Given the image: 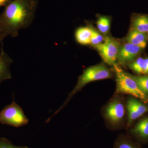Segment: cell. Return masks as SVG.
Here are the masks:
<instances>
[{
  "instance_id": "cell-1",
  "label": "cell",
  "mask_w": 148,
  "mask_h": 148,
  "mask_svg": "<svg viewBox=\"0 0 148 148\" xmlns=\"http://www.w3.org/2000/svg\"><path fill=\"white\" fill-rule=\"evenodd\" d=\"M37 0H12L0 14V46L10 36L15 38L21 29L32 24L38 7Z\"/></svg>"
},
{
  "instance_id": "cell-2",
  "label": "cell",
  "mask_w": 148,
  "mask_h": 148,
  "mask_svg": "<svg viewBox=\"0 0 148 148\" xmlns=\"http://www.w3.org/2000/svg\"><path fill=\"white\" fill-rule=\"evenodd\" d=\"M112 77V74L110 70L102 64L90 66L86 69L79 77L76 85L73 90L69 93L64 104L48 120L50 121L52 117L64 108L72 97L77 92L80 91L87 84L95 81L110 78Z\"/></svg>"
},
{
  "instance_id": "cell-3",
  "label": "cell",
  "mask_w": 148,
  "mask_h": 148,
  "mask_svg": "<svg viewBox=\"0 0 148 148\" xmlns=\"http://www.w3.org/2000/svg\"><path fill=\"white\" fill-rule=\"evenodd\" d=\"M113 67L116 76V94H128L148 103V95L141 90L131 75L124 71L117 64Z\"/></svg>"
},
{
  "instance_id": "cell-4",
  "label": "cell",
  "mask_w": 148,
  "mask_h": 148,
  "mask_svg": "<svg viewBox=\"0 0 148 148\" xmlns=\"http://www.w3.org/2000/svg\"><path fill=\"white\" fill-rule=\"evenodd\" d=\"M29 120L22 108L13 101L0 112V123L15 127H20L28 124Z\"/></svg>"
},
{
  "instance_id": "cell-5",
  "label": "cell",
  "mask_w": 148,
  "mask_h": 148,
  "mask_svg": "<svg viewBox=\"0 0 148 148\" xmlns=\"http://www.w3.org/2000/svg\"><path fill=\"white\" fill-rule=\"evenodd\" d=\"M120 46L116 40L106 36L103 42L95 46V47L104 61L114 66L117 65L116 62Z\"/></svg>"
},
{
  "instance_id": "cell-6",
  "label": "cell",
  "mask_w": 148,
  "mask_h": 148,
  "mask_svg": "<svg viewBox=\"0 0 148 148\" xmlns=\"http://www.w3.org/2000/svg\"><path fill=\"white\" fill-rule=\"evenodd\" d=\"M125 112V108L122 99L115 98L106 106L104 116L109 123L113 125H117L123 121Z\"/></svg>"
},
{
  "instance_id": "cell-7",
  "label": "cell",
  "mask_w": 148,
  "mask_h": 148,
  "mask_svg": "<svg viewBox=\"0 0 148 148\" xmlns=\"http://www.w3.org/2000/svg\"><path fill=\"white\" fill-rule=\"evenodd\" d=\"M143 102L134 97H131L127 100L126 109L128 114V126L148 112V106Z\"/></svg>"
},
{
  "instance_id": "cell-8",
  "label": "cell",
  "mask_w": 148,
  "mask_h": 148,
  "mask_svg": "<svg viewBox=\"0 0 148 148\" xmlns=\"http://www.w3.org/2000/svg\"><path fill=\"white\" fill-rule=\"evenodd\" d=\"M143 49L139 47L127 42L120 46L117 60L120 64H127L134 61Z\"/></svg>"
},
{
  "instance_id": "cell-9",
  "label": "cell",
  "mask_w": 148,
  "mask_h": 148,
  "mask_svg": "<svg viewBox=\"0 0 148 148\" xmlns=\"http://www.w3.org/2000/svg\"><path fill=\"white\" fill-rule=\"evenodd\" d=\"M0 51V85L1 84L6 80L11 79V73L10 67L13 63L12 58L5 52L3 45H1Z\"/></svg>"
},
{
  "instance_id": "cell-10",
  "label": "cell",
  "mask_w": 148,
  "mask_h": 148,
  "mask_svg": "<svg viewBox=\"0 0 148 148\" xmlns=\"http://www.w3.org/2000/svg\"><path fill=\"white\" fill-rule=\"evenodd\" d=\"M130 132L132 135L143 141L148 140V117L138 122Z\"/></svg>"
},
{
  "instance_id": "cell-11",
  "label": "cell",
  "mask_w": 148,
  "mask_h": 148,
  "mask_svg": "<svg viewBox=\"0 0 148 148\" xmlns=\"http://www.w3.org/2000/svg\"><path fill=\"white\" fill-rule=\"evenodd\" d=\"M92 31L91 27H79L75 32V38L77 42L81 45H86L91 43Z\"/></svg>"
},
{
  "instance_id": "cell-12",
  "label": "cell",
  "mask_w": 148,
  "mask_h": 148,
  "mask_svg": "<svg viewBox=\"0 0 148 148\" xmlns=\"http://www.w3.org/2000/svg\"><path fill=\"white\" fill-rule=\"evenodd\" d=\"M147 39L145 34L132 29L126 37V40L127 42L144 49L147 46Z\"/></svg>"
},
{
  "instance_id": "cell-13",
  "label": "cell",
  "mask_w": 148,
  "mask_h": 148,
  "mask_svg": "<svg viewBox=\"0 0 148 148\" xmlns=\"http://www.w3.org/2000/svg\"><path fill=\"white\" fill-rule=\"evenodd\" d=\"M132 30L143 34H147L148 32V16L139 14L135 16L132 21Z\"/></svg>"
},
{
  "instance_id": "cell-14",
  "label": "cell",
  "mask_w": 148,
  "mask_h": 148,
  "mask_svg": "<svg viewBox=\"0 0 148 148\" xmlns=\"http://www.w3.org/2000/svg\"><path fill=\"white\" fill-rule=\"evenodd\" d=\"M96 23L98 30L101 33L103 34L108 33L111 24V19L108 16H99Z\"/></svg>"
},
{
  "instance_id": "cell-15",
  "label": "cell",
  "mask_w": 148,
  "mask_h": 148,
  "mask_svg": "<svg viewBox=\"0 0 148 148\" xmlns=\"http://www.w3.org/2000/svg\"><path fill=\"white\" fill-rule=\"evenodd\" d=\"M129 67L131 70L137 73L144 74L145 58L139 57L130 63L129 65Z\"/></svg>"
},
{
  "instance_id": "cell-16",
  "label": "cell",
  "mask_w": 148,
  "mask_h": 148,
  "mask_svg": "<svg viewBox=\"0 0 148 148\" xmlns=\"http://www.w3.org/2000/svg\"><path fill=\"white\" fill-rule=\"evenodd\" d=\"M131 76L136 81L141 90L148 95V75L135 76L131 75Z\"/></svg>"
},
{
  "instance_id": "cell-17",
  "label": "cell",
  "mask_w": 148,
  "mask_h": 148,
  "mask_svg": "<svg viewBox=\"0 0 148 148\" xmlns=\"http://www.w3.org/2000/svg\"><path fill=\"white\" fill-rule=\"evenodd\" d=\"M114 148H138V147L132 143L126 137L119 138L116 143Z\"/></svg>"
},
{
  "instance_id": "cell-18",
  "label": "cell",
  "mask_w": 148,
  "mask_h": 148,
  "mask_svg": "<svg viewBox=\"0 0 148 148\" xmlns=\"http://www.w3.org/2000/svg\"><path fill=\"white\" fill-rule=\"evenodd\" d=\"M91 28L92 35H91V43L90 44L95 46L100 44L102 43L104 41V38L101 34L98 33L95 29Z\"/></svg>"
},
{
  "instance_id": "cell-19",
  "label": "cell",
  "mask_w": 148,
  "mask_h": 148,
  "mask_svg": "<svg viewBox=\"0 0 148 148\" xmlns=\"http://www.w3.org/2000/svg\"><path fill=\"white\" fill-rule=\"evenodd\" d=\"M0 148H28L26 146H16L5 138H0Z\"/></svg>"
},
{
  "instance_id": "cell-20",
  "label": "cell",
  "mask_w": 148,
  "mask_h": 148,
  "mask_svg": "<svg viewBox=\"0 0 148 148\" xmlns=\"http://www.w3.org/2000/svg\"><path fill=\"white\" fill-rule=\"evenodd\" d=\"M148 74V58H145V67H144V74Z\"/></svg>"
},
{
  "instance_id": "cell-21",
  "label": "cell",
  "mask_w": 148,
  "mask_h": 148,
  "mask_svg": "<svg viewBox=\"0 0 148 148\" xmlns=\"http://www.w3.org/2000/svg\"><path fill=\"white\" fill-rule=\"evenodd\" d=\"M12 0H0V8L5 7Z\"/></svg>"
},
{
  "instance_id": "cell-22",
  "label": "cell",
  "mask_w": 148,
  "mask_h": 148,
  "mask_svg": "<svg viewBox=\"0 0 148 148\" xmlns=\"http://www.w3.org/2000/svg\"><path fill=\"white\" fill-rule=\"evenodd\" d=\"M147 37L148 38V32H147Z\"/></svg>"
}]
</instances>
